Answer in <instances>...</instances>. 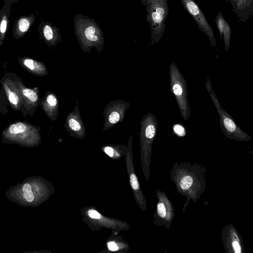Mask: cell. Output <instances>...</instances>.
<instances>
[{
    "instance_id": "484cf974",
    "label": "cell",
    "mask_w": 253,
    "mask_h": 253,
    "mask_svg": "<svg viewBox=\"0 0 253 253\" xmlns=\"http://www.w3.org/2000/svg\"><path fill=\"white\" fill-rule=\"evenodd\" d=\"M105 152L110 157H113L115 154V151L111 147H106L104 148Z\"/></svg>"
},
{
    "instance_id": "5bb4252c",
    "label": "cell",
    "mask_w": 253,
    "mask_h": 253,
    "mask_svg": "<svg viewBox=\"0 0 253 253\" xmlns=\"http://www.w3.org/2000/svg\"><path fill=\"white\" fill-rule=\"evenodd\" d=\"M184 86L182 85L180 83H175L173 84L172 91L175 95L179 101L184 100V91L183 90Z\"/></svg>"
},
{
    "instance_id": "8fae6325",
    "label": "cell",
    "mask_w": 253,
    "mask_h": 253,
    "mask_svg": "<svg viewBox=\"0 0 253 253\" xmlns=\"http://www.w3.org/2000/svg\"><path fill=\"white\" fill-rule=\"evenodd\" d=\"M40 38L46 42L55 43L61 40L59 28L49 22L42 21L38 29Z\"/></svg>"
},
{
    "instance_id": "603a6c76",
    "label": "cell",
    "mask_w": 253,
    "mask_h": 253,
    "mask_svg": "<svg viewBox=\"0 0 253 253\" xmlns=\"http://www.w3.org/2000/svg\"><path fill=\"white\" fill-rule=\"evenodd\" d=\"M35 63L36 62L31 59H26L24 61V65L31 70H33L35 68Z\"/></svg>"
},
{
    "instance_id": "7a4b0ae2",
    "label": "cell",
    "mask_w": 253,
    "mask_h": 253,
    "mask_svg": "<svg viewBox=\"0 0 253 253\" xmlns=\"http://www.w3.org/2000/svg\"><path fill=\"white\" fill-rule=\"evenodd\" d=\"M146 7V20L149 24L151 35L150 44L158 43L162 39L166 28L169 7L168 0H140Z\"/></svg>"
},
{
    "instance_id": "d6986e66",
    "label": "cell",
    "mask_w": 253,
    "mask_h": 253,
    "mask_svg": "<svg viewBox=\"0 0 253 253\" xmlns=\"http://www.w3.org/2000/svg\"><path fill=\"white\" fill-rule=\"evenodd\" d=\"M70 127L75 131H78L81 129L80 124L74 119H71L69 122Z\"/></svg>"
},
{
    "instance_id": "2e32d148",
    "label": "cell",
    "mask_w": 253,
    "mask_h": 253,
    "mask_svg": "<svg viewBox=\"0 0 253 253\" xmlns=\"http://www.w3.org/2000/svg\"><path fill=\"white\" fill-rule=\"evenodd\" d=\"M23 191L24 197L27 202H31L34 200V196L32 191L31 186L29 184L26 183L24 185Z\"/></svg>"
},
{
    "instance_id": "ba28073f",
    "label": "cell",
    "mask_w": 253,
    "mask_h": 253,
    "mask_svg": "<svg viewBox=\"0 0 253 253\" xmlns=\"http://www.w3.org/2000/svg\"><path fill=\"white\" fill-rule=\"evenodd\" d=\"M157 195L158 202L154 214V222L156 224L164 225L169 229L175 216L174 209L164 193L158 190Z\"/></svg>"
},
{
    "instance_id": "7c38bea8",
    "label": "cell",
    "mask_w": 253,
    "mask_h": 253,
    "mask_svg": "<svg viewBox=\"0 0 253 253\" xmlns=\"http://www.w3.org/2000/svg\"><path fill=\"white\" fill-rule=\"evenodd\" d=\"M36 17L34 14L18 17L14 22L12 29L13 38L19 39L23 37L34 22Z\"/></svg>"
},
{
    "instance_id": "9a60e30c",
    "label": "cell",
    "mask_w": 253,
    "mask_h": 253,
    "mask_svg": "<svg viewBox=\"0 0 253 253\" xmlns=\"http://www.w3.org/2000/svg\"><path fill=\"white\" fill-rule=\"evenodd\" d=\"M26 130L25 124L22 123H17L11 125L9 128V131L11 134H18L24 132Z\"/></svg>"
},
{
    "instance_id": "3957f363",
    "label": "cell",
    "mask_w": 253,
    "mask_h": 253,
    "mask_svg": "<svg viewBox=\"0 0 253 253\" xmlns=\"http://www.w3.org/2000/svg\"><path fill=\"white\" fill-rule=\"evenodd\" d=\"M75 34L83 46L88 47L103 44L102 31L96 21L81 14H76L74 19Z\"/></svg>"
},
{
    "instance_id": "4316f807",
    "label": "cell",
    "mask_w": 253,
    "mask_h": 253,
    "mask_svg": "<svg viewBox=\"0 0 253 253\" xmlns=\"http://www.w3.org/2000/svg\"><path fill=\"white\" fill-rule=\"evenodd\" d=\"M4 4L7 5H11L14 2H18L20 0H3Z\"/></svg>"
},
{
    "instance_id": "ac0fdd59",
    "label": "cell",
    "mask_w": 253,
    "mask_h": 253,
    "mask_svg": "<svg viewBox=\"0 0 253 253\" xmlns=\"http://www.w3.org/2000/svg\"><path fill=\"white\" fill-rule=\"evenodd\" d=\"M120 119V115L117 111H114L111 113L109 117V121L112 124H115L118 122Z\"/></svg>"
},
{
    "instance_id": "83f0119b",
    "label": "cell",
    "mask_w": 253,
    "mask_h": 253,
    "mask_svg": "<svg viewBox=\"0 0 253 253\" xmlns=\"http://www.w3.org/2000/svg\"><path fill=\"white\" fill-rule=\"evenodd\" d=\"M250 153L251 154H252V155H253V151H251V152H250Z\"/></svg>"
},
{
    "instance_id": "9c48e42d",
    "label": "cell",
    "mask_w": 253,
    "mask_h": 253,
    "mask_svg": "<svg viewBox=\"0 0 253 253\" xmlns=\"http://www.w3.org/2000/svg\"><path fill=\"white\" fill-rule=\"evenodd\" d=\"M221 237L226 253H246L241 235L231 223L223 227Z\"/></svg>"
},
{
    "instance_id": "30bf717a",
    "label": "cell",
    "mask_w": 253,
    "mask_h": 253,
    "mask_svg": "<svg viewBox=\"0 0 253 253\" xmlns=\"http://www.w3.org/2000/svg\"><path fill=\"white\" fill-rule=\"evenodd\" d=\"M230 3L237 20L246 23L253 16V0H225Z\"/></svg>"
},
{
    "instance_id": "6da1fadb",
    "label": "cell",
    "mask_w": 253,
    "mask_h": 253,
    "mask_svg": "<svg viewBox=\"0 0 253 253\" xmlns=\"http://www.w3.org/2000/svg\"><path fill=\"white\" fill-rule=\"evenodd\" d=\"M206 168L194 164L175 163L171 169V177L181 194L187 198V203L190 200L196 202L206 187Z\"/></svg>"
},
{
    "instance_id": "44dd1931",
    "label": "cell",
    "mask_w": 253,
    "mask_h": 253,
    "mask_svg": "<svg viewBox=\"0 0 253 253\" xmlns=\"http://www.w3.org/2000/svg\"><path fill=\"white\" fill-rule=\"evenodd\" d=\"M108 249L111 251H117L119 250L118 244L114 241H111L107 244Z\"/></svg>"
},
{
    "instance_id": "8992f818",
    "label": "cell",
    "mask_w": 253,
    "mask_h": 253,
    "mask_svg": "<svg viewBox=\"0 0 253 253\" xmlns=\"http://www.w3.org/2000/svg\"><path fill=\"white\" fill-rule=\"evenodd\" d=\"M125 162L130 184L135 201L140 209L143 211H145L146 210L145 198L139 184L134 168L131 137L129 138L128 147L125 154Z\"/></svg>"
},
{
    "instance_id": "4fadbf2b",
    "label": "cell",
    "mask_w": 253,
    "mask_h": 253,
    "mask_svg": "<svg viewBox=\"0 0 253 253\" xmlns=\"http://www.w3.org/2000/svg\"><path fill=\"white\" fill-rule=\"evenodd\" d=\"M11 5L4 4L0 11V45L3 42L9 29V17L11 14Z\"/></svg>"
},
{
    "instance_id": "7402d4cb",
    "label": "cell",
    "mask_w": 253,
    "mask_h": 253,
    "mask_svg": "<svg viewBox=\"0 0 253 253\" xmlns=\"http://www.w3.org/2000/svg\"><path fill=\"white\" fill-rule=\"evenodd\" d=\"M174 130L178 135L183 136L185 134L184 129L180 125H175L174 127Z\"/></svg>"
},
{
    "instance_id": "5b68a950",
    "label": "cell",
    "mask_w": 253,
    "mask_h": 253,
    "mask_svg": "<svg viewBox=\"0 0 253 253\" xmlns=\"http://www.w3.org/2000/svg\"><path fill=\"white\" fill-rule=\"evenodd\" d=\"M184 8L192 16L200 31L208 37L212 47L216 46L213 31L194 0H180Z\"/></svg>"
},
{
    "instance_id": "52a82bcc",
    "label": "cell",
    "mask_w": 253,
    "mask_h": 253,
    "mask_svg": "<svg viewBox=\"0 0 253 253\" xmlns=\"http://www.w3.org/2000/svg\"><path fill=\"white\" fill-rule=\"evenodd\" d=\"M156 133V128L153 124L146 126L143 135L141 136V164L144 177L147 181H149L150 167L153 140Z\"/></svg>"
},
{
    "instance_id": "ffe728a7",
    "label": "cell",
    "mask_w": 253,
    "mask_h": 253,
    "mask_svg": "<svg viewBox=\"0 0 253 253\" xmlns=\"http://www.w3.org/2000/svg\"><path fill=\"white\" fill-rule=\"evenodd\" d=\"M10 102L14 105H16L18 102V97L14 92H11L8 95Z\"/></svg>"
},
{
    "instance_id": "e0dca14e",
    "label": "cell",
    "mask_w": 253,
    "mask_h": 253,
    "mask_svg": "<svg viewBox=\"0 0 253 253\" xmlns=\"http://www.w3.org/2000/svg\"><path fill=\"white\" fill-rule=\"evenodd\" d=\"M23 94L29 99L33 102H35L38 99V96L35 92L30 89H25L23 91Z\"/></svg>"
},
{
    "instance_id": "d4e9b609",
    "label": "cell",
    "mask_w": 253,
    "mask_h": 253,
    "mask_svg": "<svg viewBox=\"0 0 253 253\" xmlns=\"http://www.w3.org/2000/svg\"><path fill=\"white\" fill-rule=\"evenodd\" d=\"M88 215L90 217L94 219H99L101 217L100 213L94 210H90L88 212Z\"/></svg>"
},
{
    "instance_id": "277c9868",
    "label": "cell",
    "mask_w": 253,
    "mask_h": 253,
    "mask_svg": "<svg viewBox=\"0 0 253 253\" xmlns=\"http://www.w3.org/2000/svg\"><path fill=\"white\" fill-rule=\"evenodd\" d=\"M206 87L219 115L220 127L225 137L238 142L251 140V136L244 132L238 126L233 118L222 107L209 78H207L206 82Z\"/></svg>"
},
{
    "instance_id": "cb8c5ba5",
    "label": "cell",
    "mask_w": 253,
    "mask_h": 253,
    "mask_svg": "<svg viewBox=\"0 0 253 253\" xmlns=\"http://www.w3.org/2000/svg\"><path fill=\"white\" fill-rule=\"evenodd\" d=\"M47 101L51 106H55L57 103V100L55 97L52 94L48 95L47 97Z\"/></svg>"
}]
</instances>
